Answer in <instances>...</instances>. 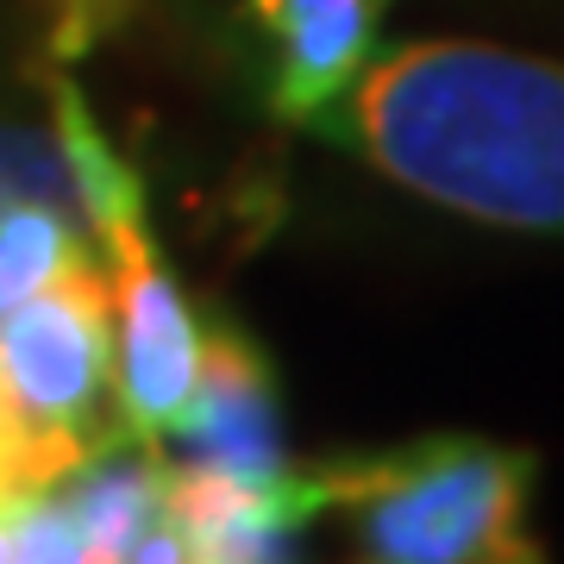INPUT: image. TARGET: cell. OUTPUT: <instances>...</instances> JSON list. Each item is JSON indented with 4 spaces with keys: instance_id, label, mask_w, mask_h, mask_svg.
<instances>
[{
    "instance_id": "1",
    "label": "cell",
    "mask_w": 564,
    "mask_h": 564,
    "mask_svg": "<svg viewBox=\"0 0 564 564\" xmlns=\"http://www.w3.org/2000/svg\"><path fill=\"white\" fill-rule=\"evenodd\" d=\"M307 132L508 232H564V63L477 39L377 51Z\"/></svg>"
},
{
    "instance_id": "2",
    "label": "cell",
    "mask_w": 564,
    "mask_h": 564,
    "mask_svg": "<svg viewBox=\"0 0 564 564\" xmlns=\"http://www.w3.org/2000/svg\"><path fill=\"white\" fill-rule=\"evenodd\" d=\"M51 101H57L51 139H57L63 170H69V195L82 202L95 245H101L107 321H113V389H120L126 440L144 452H163L195 402V383H202L207 321L195 314L188 289L176 282V270L163 263L158 239H151L139 170L107 144L82 88L57 76Z\"/></svg>"
},
{
    "instance_id": "3",
    "label": "cell",
    "mask_w": 564,
    "mask_h": 564,
    "mask_svg": "<svg viewBox=\"0 0 564 564\" xmlns=\"http://www.w3.org/2000/svg\"><path fill=\"white\" fill-rule=\"evenodd\" d=\"M326 508L351 514L364 564H496L533 545L521 533L533 452L477 433H433L389 452L314 464Z\"/></svg>"
},
{
    "instance_id": "4",
    "label": "cell",
    "mask_w": 564,
    "mask_h": 564,
    "mask_svg": "<svg viewBox=\"0 0 564 564\" xmlns=\"http://www.w3.org/2000/svg\"><path fill=\"white\" fill-rule=\"evenodd\" d=\"M0 414L20 433L44 489L120 452V389H113V321H107L101 258L63 270L51 289L0 314Z\"/></svg>"
},
{
    "instance_id": "5",
    "label": "cell",
    "mask_w": 564,
    "mask_h": 564,
    "mask_svg": "<svg viewBox=\"0 0 564 564\" xmlns=\"http://www.w3.org/2000/svg\"><path fill=\"white\" fill-rule=\"evenodd\" d=\"M163 484H170L163 452L144 445L107 452L101 464L76 470L69 484L44 489L25 508L7 564H126L151 514L163 508Z\"/></svg>"
},
{
    "instance_id": "6",
    "label": "cell",
    "mask_w": 564,
    "mask_h": 564,
    "mask_svg": "<svg viewBox=\"0 0 564 564\" xmlns=\"http://www.w3.org/2000/svg\"><path fill=\"white\" fill-rule=\"evenodd\" d=\"M163 514L182 527L195 564H295V533L326 514L314 470L282 484H239L202 464H170Z\"/></svg>"
},
{
    "instance_id": "7",
    "label": "cell",
    "mask_w": 564,
    "mask_h": 564,
    "mask_svg": "<svg viewBox=\"0 0 564 564\" xmlns=\"http://www.w3.org/2000/svg\"><path fill=\"white\" fill-rule=\"evenodd\" d=\"M170 440L188 452L182 464H202V470H220L239 484L295 477V458L282 445L276 395H270V370H263L258 345H245L232 326H207L202 383H195V402Z\"/></svg>"
},
{
    "instance_id": "8",
    "label": "cell",
    "mask_w": 564,
    "mask_h": 564,
    "mask_svg": "<svg viewBox=\"0 0 564 564\" xmlns=\"http://www.w3.org/2000/svg\"><path fill=\"white\" fill-rule=\"evenodd\" d=\"M389 0H245V20L270 44V107L302 126L383 51Z\"/></svg>"
},
{
    "instance_id": "9",
    "label": "cell",
    "mask_w": 564,
    "mask_h": 564,
    "mask_svg": "<svg viewBox=\"0 0 564 564\" xmlns=\"http://www.w3.org/2000/svg\"><path fill=\"white\" fill-rule=\"evenodd\" d=\"M88 239H82V226L63 214L57 202H13L0 214V314H13L20 302H32L39 289L63 276V270H76L88 263Z\"/></svg>"
},
{
    "instance_id": "10",
    "label": "cell",
    "mask_w": 564,
    "mask_h": 564,
    "mask_svg": "<svg viewBox=\"0 0 564 564\" xmlns=\"http://www.w3.org/2000/svg\"><path fill=\"white\" fill-rule=\"evenodd\" d=\"M63 202L69 195V170H63L57 139L25 132V126H0V214L13 202Z\"/></svg>"
},
{
    "instance_id": "11",
    "label": "cell",
    "mask_w": 564,
    "mask_h": 564,
    "mask_svg": "<svg viewBox=\"0 0 564 564\" xmlns=\"http://www.w3.org/2000/svg\"><path fill=\"white\" fill-rule=\"evenodd\" d=\"M51 7H57L51 51H57V57H76V51H88L95 39H107V32L126 20L132 0H51Z\"/></svg>"
},
{
    "instance_id": "12",
    "label": "cell",
    "mask_w": 564,
    "mask_h": 564,
    "mask_svg": "<svg viewBox=\"0 0 564 564\" xmlns=\"http://www.w3.org/2000/svg\"><path fill=\"white\" fill-rule=\"evenodd\" d=\"M126 564H195L188 558V540H182V527L170 521V514H151V527L139 533V545H132V558Z\"/></svg>"
},
{
    "instance_id": "13",
    "label": "cell",
    "mask_w": 564,
    "mask_h": 564,
    "mask_svg": "<svg viewBox=\"0 0 564 564\" xmlns=\"http://www.w3.org/2000/svg\"><path fill=\"white\" fill-rule=\"evenodd\" d=\"M25 508H32V502H13V508H0V564H7V552H13V540H20V521H25Z\"/></svg>"
},
{
    "instance_id": "14",
    "label": "cell",
    "mask_w": 564,
    "mask_h": 564,
    "mask_svg": "<svg viewBox=\"0 0 564 564\" xmlns=\"http://www.w3.org/2000/svg\"><path fill=\"white\" fill-rule=\"evenodd\" d=\"M496 564H540V552H533V545H521V552H508V558H496Z\"/></svg>"
}]
</instances>
